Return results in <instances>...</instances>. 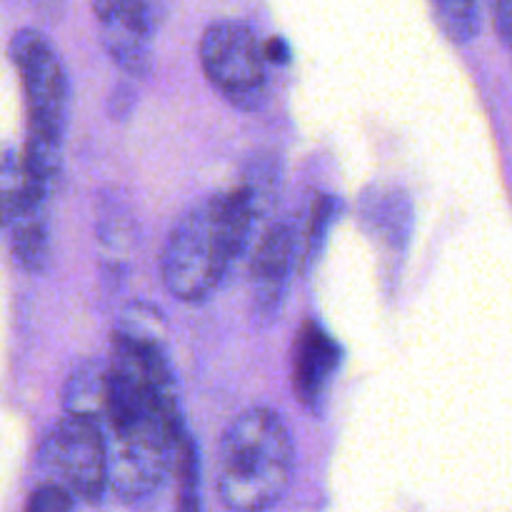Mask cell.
I'll return each mask as SVG.
<instances>
[{
	"label": "cell",
	"mask_w": 512,
	"mask_h": 512,
	"mask_svg": "<svg viewBox=\"0 0 512 512\" xmlns=\"http://www.w3.org/2000/svg\"><path fill=\"white\" fill-rule=\"evenodd\" d=\"M335 215H338V200L333 195H318L310 210L308 228L303 233V253H300V263H303V273H308L310 265L320 258L323 253L325 238H328V230L333 225Z\"/></svg>",
	"instance_id": "cell-15"
},
{
	"label": "cell",
	"mask_w": 512,
	"mask_h": 512,
	"mask_svg": "<svg viewBox=\"0 0 512 512\" xmlns=\"http://www.w3.org/2000/svg\"><path fill=\"white\" fill-rule=\"evenodd\" d=\"M260 218L240 185L190 205L168 233L160 255L165 290L183 303L208 300L245 255Z\"/></svg>",
	"instance_id": "cell-1"
},
{
	"label": "cell",
	"mask_w": 512,
	"mask_h": 512,
	"mask_svg": "<svg viewBox=\"0 0 512 512\" xmlns=\"http://www.w3.org/2000/svg\"><path fill=\"white\" fill-rule=\"evenodd\" d=\"M440 30L453 43H473L480 33V0H430Z\"/></svg>",
	"instance_id": "cell-12"
},
{
	"label": "cell",
	"mask_w": 512,
	"mask_h": 512,
	"mask_svg": "<svg viewBox=\"0 0 512 512\" xmlns=\"http://www.w3.org/2000/svg\"><path fill=\"white\" fill-rule=\"evenodd\" d=\"M263 55H265V63H275V65L290 63L288 40L280 38V35H273V38H268L263 43Z\"/></svg>",
	"instance_id": "cell-20"
},
{
	"label": "cell",
	"mask_w": 512,
	"mask_h": 512,
	"mask_svg": "<svg viewBox=\"0 0 512 512\" xmlns=\"http://www.w3.org/2000/svg\"><path fill=\"white\" fill-rule=\"evenodd\" d=\"M113 340L130 348H165V320L158 308L148 303H133L120 313Z\"/></svg>",
	"instance_id": "cell-11"
},
{
	"label": "cell",
	"mask_w": 512,
	"mask_h": 512,
	"mask_svg": "<svg viewBox=\"0 0 512 512\" xmlns=\"http://www.w3.org/2000/svg\"><path fill=\"white\" fill-rule=\"evenodd\" d=\"M40 465L53 475V483L68 488L83 503H100L110 488L108 443L103 428L93 420L63 415L45 435Z\"/></svg>",
	"instance_id": "cell-5"
},
{
	"label": "cell",
	"mask_w": 512,
	"mask_h": 512,
	"mask_svg": "<svg viewBox=\"0 0 512 512\" xmlns=\"http://www.w3.org/2000/svg\"><path fill=\"white\" fill-rule=\"evenodd\" d=\"M135 105H138V90L133 83H118L110 90L108 98V115L115 123H123L133 115Z\"/></svg>",
	"instance_id": "cell-18"
},
{
	"label": "cell",
	"mask_w": 512,
	"mask_h": 512,
	"mask_svg": "<svg viewBox=\"0 0 512 512\" xmlns=\"http://www.w3.org/2000/svg\"><path fill=\"white\" fill-rule=\"evenodd\" d=\"M110 395V360H85L63 388L65 415L93 420L103 428Z\"/></svg>",
	"instance_id": "cell-9"
},
{
	"label": "cell",
	"mask_w": 512,
	"mask_h": 512,
	"mask_svg": "<svg viewBox=\"0 0 512 512\" xmlns=\"http://www.w3.org/2000/svg\"><path fill=\"white\" fill-rule=\"evenodd\" d=\"M90 8L110 63L133 80L148 78L153 38L163 18L160 0H90Z\"/></svg>",
	"instance_id": "cell-6"
},
{
	"label": "cell",
	"mask_w": 512,
	"mask_h": 512,
	"mask_svg": "<svg viewBox=\"0 0 512 512\" xmlns=\"http://www.w3.org/2000/svg\"><path fill=\"white\" fill-rule=\"evenodd\" d=\"M175 512H200L198 495H180V505Z\"/></svg>",
	"instance_id": "cell-22"
},
{
	"label": "cell",
	"mask_w": 512,
	"mask_h": 512,
	"mask_svg": "<svg viewBox=\"0 0 512 512\" xmlns=\"http://www.w3.org/2000/svg\"><path fill=\"white\" fill-rule=\"evenodd\" d=\"M200 65L208 83L233 108L255 113L268 93L263 45L240 20H218L200 38Z\"/></svg>",
	"instance_id": "cell-3"
},
{
	"label": "cell",
	"mask_w": 512,
	"mask_h": 512,
	"mask_svg": "<svg viewBox=\"0 0 512 512\" xmlns=\"http://www.w3.org/2000/svg\"><path fill=\"white\" fill-rule=\"evenodd\" d=\"M340 358H343L340 345L318 323L308 320L300 328L295 338L293 388L303 408L313 415H323L328 388L335 370L340 368Z\"/></svg>",
	"instance_id": "cell-8"
},
{
	"label": "cell",
	"mask_w": 512,
	"mask_h": 512,
	"mask_svg": "<svg viewBox=\"0 0 512 512\" xmlns=\"http://www.w3.org/2000/svg\"><path fill=\"white\" fill-rule=\"evenodd\" d=\"M493 18L500 43L512 53V0H495Z\"/></svg>",
	"instance_id": "cell-19"
},
{
	"label": "cell",
	"mask_w": 512,
	"mask_h": 512,
	"mask_svg": "<svg viewBox=\"0 0 512 512\" xmlns=\"http://www.w3.org/2000/svg\"><path fill=\"white\" fill-rule=\"evenodd\" d=\"M30 3L45 20H58L65 8V0H30Z\"/></svg>",
	"instance_id": "cell-21"
},
{
	"label": "cell",
	"mask_w": 512,
	"mask_h": 512,
	"mask_svg": "<svg viewBox=\"0 0 512 512\" xmlns=\"http://www.w3.org/2000/svg\"><path fill=\"white\" fill-rule=\"evenodd\" d=\"M10 60L18 70L28 108V135L63 143L68 125L70 85L63 60L40 30L23 28L10 40Z\"/></svg>",
	"instance_id": "cell-4"
},
{
	"label": "cell",
	"mask_w": 512,
	"mask_h": 512,
	"mask_svg": "<svg viewBox=\"0 0 512 512\" xmlns=\"http://www.w3.org/2000/svg\"><path fill=\"white\" fill-rule=\"evenodd\" d=\"M75 500L78 498L68 488L53 483V480H45L28 495L23 512H73Z\"/></svg>",
	"instance_id": "cell-17"
},
{
	"label": "cell",
	"mask_w": 512,
	"mask_h": 512,
	"mask_svg": "<svg viewBox=\"0 0 512 512\" xmlns=\"http://www.w3.org/2000/svg\"><path fill=\"white\" fill-rule=\"evenodd\" d=\"M380 225L385 228V235H388V240L395 248L408 243L410 230H413V205H410L408 195H385L383 205H380Z\"/></svg>",
	"instance_id": "cell-16"
},
{
	"label": "cell",
	"mask_w": 512,
	"mask_h": 512,
	"mask_svg": "<svg viewBox=\"0 0 512 512\" xmlns=\"http://www.w3.org/2000/svg\"><path fill=\"white\" fill-rule=\"evenodd\" d=\"M295 263H298V225L293 220L275 223L260 238L250 263V318L258 328H270L283 315Z\"/></svg>",
	"instance_id": "cell-7"
},
{
	"label": "cell",
	"mask_w": 512,
	"mask_h": 512,
	"mask_svg": "<svg viewBox=\"0 0 512 512\" xmlns=\"http://www.w3.org/2000/svg\"><path fill=\"white\" fill-rule=\"evenodd\" d=\"M295 445L275 410L250 408L223 430L215 453V490L228 510L268 512L293 480Z\"/></svg>",
	"instance_id": "cell-2"
},
{
	"label": "cell",
	"mask_w": 512,
	"mask_h": 512,
	"mask_svg": "<svg viewBox=\"0 0 512 512\" xmlns=\"http://www.w3.org/2000/svg\"><path fill=\"white\" fill-rule=\"evenodd\" d=\"M280 180H283V173H280V160L275 155H255L250 160V165L243 173V183L240 188L250 195V200L255 203L260 215L268 213L273 208V203L280 195Z\"/></svg>",
	"instance_id": "cell-13"
},
{
	"label": "cell",
	"mask_w": 512,
	"mask_h": 512,
	"mask_svg": "<svg viewBox=\"0 0 512 512\" xmlns=\"http://www.w3.org/2000/svg\"><path fill=\"white\" fill-rule=\"evenodd\" d=\"M10 230H13L10 250L15 265L25 273H43L50 263L48 208L28 205Z\"/></svg>",
	"instance_id": "cell-10"
},
{
	"label": "cell",
	"mask_w": 512,
	"mask_h": 512,
	"mask_svg": "<svg viewBox=\"0 0 512 512\" xmlns=\"http://www.w3.org/2000/svg\"><path fill=\"white\" fill-rule=\"evenodd\" d=\"M25 210V185L20 155L10 148L0 150V230L13 228Z\"/></svg>",
	"instance_id": "cell-14"
}]
</instances>
